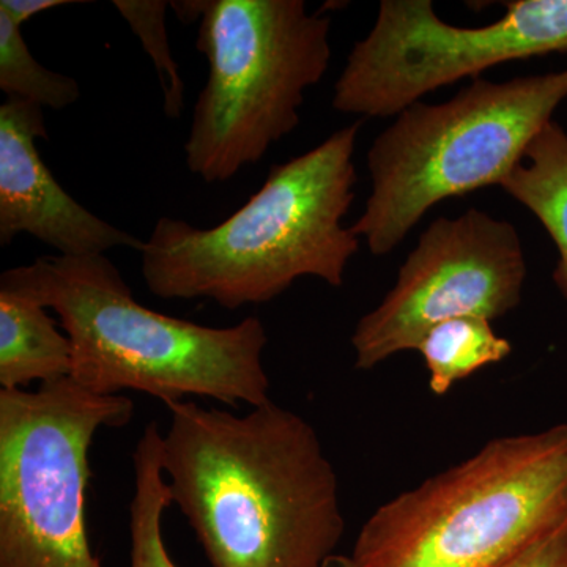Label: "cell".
<instances>
[{"label": "cell", "instance_id": "52a82bcc", "mask_svg": "<svg viewBox=\"0 0 567 567\" xmlns=\"http://www.w3.org/2000/svg\"><path fill=\"white\" fill-rule=\"evenodd\" d=\"M134 404L71 379L0 390V567H102L85 520L96 432L123 427Z\"/></svg>", "mask_w": 567, "mask_h": 567}, {"label": "cell", "instance_id": "30bf717a", "mask_svg": "<svg viewBox=\"0 0 567 567\" xmlns=\"http://www.w3.org/2000/svg\"><path fill=\"white\" fill-rule=\"evenodd\" d=\"M48 137L44 110L21 99L0 106V245L31 235L61 256H106L115 248L142 251L144 241L93 215L48 169L37 140Z\"/></svg>", "mask_w": 567, "mask_h": 567}, {"label": "cell", "instance_id": "277c9868", "mask_svg": "<svg viewBox=\"0 0 567 567\" xmlns=\"http://www.w3.org/2000/svg\"><path fill=\"white\" fill-rule=\"evenodd\" d=\"M567 524V424L492 440L365 520L354 567H499Z\"/></svg>", "mask_w": 567, "mask_h": 567}, {"label": "cell", "instance_id": "8fae6325", "mask_svg": "<svg viewBox=\"0 0 567 567\" xmlns=\"http://www.w3.org/2000/svg\"><path fill=\"white\" fill-rule=\"evenodd\" d=\"M48 311L24 295L0 289V390L70 379L73 346Z\"/></svg>", "mask_w": 567, "mask_h": 567}, {"label": "cell", "instance_id": "6da1fadb", "mask_svg": "<svg viewBox=\"0 0 567 567\" xmlns=\"http://www.w3.org/2000/svg\"><path fill=\"white\" fill-rule=\"evenodd\" d=\"M162 465L212 567H323L344 535L316 429L275 402L246 415L167 402Z\"/></svg>", "mask_w": 567, "mask_h": 567}, {"label": "cell", "instance_id": "e0dca14e", "mask_svg": "<svg viewBox=\"0 0 567 567\" xmlns=\"http://www.w3.org/2000/svg\"><path fill=\"white\" fill-rule=\"evenodd\" d=\"M499 567H567V524Z\"/></svg>", "mask_w": 567, "mask_h": 567}, {"label": "cell", "instance_id": "ac0fdd59", "mask_svg": "<svg viewBox=\"0 0 567 567\" xmlns=\"http://www.w3.org/2000/svg\"><path fill=\"white\" fill-rule=\"evenodd\" d=\"M70 3L73 2L69 0H0V10L6 11L18 25H22L32 20L35 14L70 6Z\"/></svg>", "mask_w": 567, "mask_h": 567}, {"label": "cell", "instance_id": "9a60e30c", "mask_svg": "<svg viewBox=\"0 0 567 567\" xmlns=\"http://www.w3.org/2000/svg\"><path fill=\"white\" fill-rule=\"evenodd\" d=\"M0 91L7 99L28 100L39 106L62 111L80 100L76 80L41 65L24 37L21 25L0 10Z\"/></svg>", "mask_w": 567, "mask_h": 567}, {"label": "cell", "instance_id": "ba28073f", "mask_svg": "<svg viewBox=\"0 0 567 567\" xmlns=\"http://www.w3.org/2000/svg\"><path fill=\"white\" fill-rule=\"evenodd\" d=\"M483 28H456L431 0H382L372 31L354 44L334 84L333 107L393 117L421 96L499 63L567 51V0L505 2Z\"/></svg>", "mask_w": 567, "mask_h": 567}, {"label": "cell", "instance_id": "3957f363", "mask_svg": "<svg viewBox=\"0 0 567 567\" xmlns=\"http://www.w3.org/2000/svg\"><path fill=\"white\" fill-rule=\"evenodd\" d=\"M59 317L73 346L70 379L99 395L140 391L167 402L210 398L230 406L271 402L267 333L248 317L215 328L145 308L106 256H43L0 276Z\"/></svg>", "mask_w": 567, "mask_h": 567}, {"label": "cell", "instance_id": "4fadbf2b", "mask_svg": "<svg viewBox=\"0 0 567 567\" xmlns=\"http://www.w3.org/2000/svg\"><path fill=\"white\" fill-rule=\"evenodd\" d=\"M163 434L156 423L145 427L134 447V494L130 503V567H178L163 536L164 511L173 505L162 465Z\"/></svg>", "mask_w": 567, "mask_h": 567}, {"label": "cell", "instance_id": "5bb4252c", "mask_svg": "<svg viewBox=\"0 0 567 567\" xmlns=\"http://www.w3.org/2000/svg\"><path fill=\"white\" fill-rule=\"evenodd\" d=\"M417 352L427 368L432 393L445 395L458 380L486 365L502 363L513 352V346L495 333L488 320L457 317L432 328Z\"/></svg>", "mask_w": 567, "mask_h": 567}, {"label": "cell", "instance_id": "7a4b0ae2", "mask_svg": "<svg viewBox=\"0 0 567 567\" xmlns=\"http://www.w3.org/2000/svg\"><path fill=\"white\" fill-rule=\"evenodd\" d=\"M361 122L290 162L275 164L259 192L210 229L162 218L142 246V278L163 300L215 301L235 311L262 305L297 279L341 287L360 248L342 219L354 200Z\"/></svg>", "mask_w": 567, "mask_h": 567}, {"label": "cell", "instance_id": "d6986e66", "mask_svg": "<svg viewBox=\"0 0 567 567\" xmlns=\"http://www.w3.org/2000/svg\"><path fill=\"white\" fill-rule=\"evenodd\" d=\"M323 567H354L352 558L346 557V555H333Z\"/></svg>", "mask_w": 567, "mask_h": 567}, {"label": "cell", "instance_id": "7c38bea8", "mask_svg": "<svg viewBox=\"0 0 567 567\" xmlns=\"http://www.w3.org/2000/svg\"><path fill=\"white\" fill-rule=\"evenodd\" d=\"M499 188L527 207L546 227L559 259L554 282L567 300V133L557 122L543 126L529 142L522 162L499 182Z\"/></svg>", "mask_w": 567, "mask_h": 567}, {"label": "cell", "instance_id": "9c48e42d", "mask_svg": "<svg viewBox=\"0 0 567 567\" xmlns=\"http://www.w3.org/2000/svg\"><path fill=\"white\" fill-rule=\"evenodd\" d=\"M525 279L527 260L513 224L477 208L436 219L406 257L393 289L354 328V368L371 371L395 353L417 350L446 320L499 319L520 305Z\"/></svg>", "mask_w": 567, "mask_h": 567}, {"label": "cell", "instance_id": "2e32d148", "mask_svg": "<svg viewBox=\"0 0 567 567\" xmlns=\"http://www.w3.org/2000/svg\"><path fill=\"white\" fill-rule=\"evenodd\" d=\"M112 6L128 22L142 48L151 55L162 82L164 114L175 121L185 106V82L178 73L167 39L166 11L171 3L166 0H114Z\"/></svg>", "mask_w": 567, "mask_h": 567}, {"label": "cell", "instance_id": "8992f818", "mask_svg": "<svg viewBox=\"0 0 567 567\" xmlns=\"http://www.w3.org/2000/svg\"><path fill=\"white\" fill-rule=\"evenodd\" d=\"M566 99L567 69L477 78L450 102L413 103L372 142L371 194L350 229L374 256L390 254L434 205L499 185Z\"/></svg>", "mask_w": 567, "mask_h": 567}, {"label": "cell", "instance_id": "5b68a950", "mask_svg": "<svg viewBox=\"0 0 567 567\" xmlns=\"http://www.w3.org/2000/svg\"><path fill=\"white\" fill-rule=\"evenodd\" d=\"M178 20L199 21L208 78L185 144L189 173L226 183L264 158L300 123L305 92L331 61L330 18L303 0H183Z\"/></svg>", "mask_w": 567, "mask_h": 567}]
</instances>
